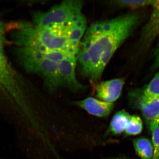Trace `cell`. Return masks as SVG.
<instances>
[{
	"label": "cell",
	"mask_w": 159,
	"mask_h": 159,
	"mask_svg": "<svg viewBox=\"0 0 159 159\" xmlns=\"http://www.w3.org/2000/svg\"><path fill=\"white\" fill-rule=\"evenodd\" d=\"M0 120L11 128L18 146L29 148L44 133L39 109L0 49Z\"/></svg>",
	"instance_id": "6da1fadb"
},
{
	"label": "cell",
	"mask_w": 159,
	"mask_h": 159,
	"mask_svg": "<svg viewBox=\"0 0 159 159\" xmlns=\"http://www.w3.org/2000/svg\"><path fill=\"white\" fill-rule=\"evenodd\" d=\"M138 21L136 15L127 14L91 25L80 41L77 54L82 74L96 83L114 53L130 35Z\"/></svg>",
	"instance_id": "7a4b0ae2"
},
{
	"label": "cell",
	"mask_w": 159,
	"mask_h": 159,
	"mask_svg": "<svg viewBox=\"0 0 159 159\" xmlns=\"http://www.w3.org/2000/svg\"><path fill=\"white\" fill-rule=\"evenodd\" d=\"M17 53L24 67L29 72L40 76L49 92L53 93L62 87L58 63L44 57L38 51L30 49L19 48Z\"/></svg>",
	"instance_id": "3957f363"
},
{
	"label": "cell",
	"mask_w": 159,
	"mask_h": 159,
	"mask_svg": "<svg viewBox=\"0 0 159 159\" xmlns=\"http://www.w3.org/2000/svg\"><path fill=\"white\" fill-rule=\"evenodd\" d=\"M83 3L81 1H65L46 12L34 15L33 25L39 28L66 25L83 15Z\"/></svg>",
	"instance_id": "277c9868"
},
{
	"label": "cell",
	"mask_w": 159,
	"mask_h": 159,
	"mask_svg": "<svg viewBox=\"0 0 159 159\" xmlns=\"http://www.w3.org/2000/svg\"><path fill=\"white\" fill-rule=\"evenodd\" d=\"M77 60V55H72L58 63L62 87L76 93L82 92L87 89L86 86L80 83L76 78L75 69Z\"/></svg>",
	"instance_id": "5b68a950"
},
{
	"label": "cell",
	"mask_w": 159,
	"mask_h": 159,
	"mask_svg": "<svg viewBox=\"0 0 159 159\" xmlns=\"http://www.w3.org/2000/svg\"><path fill=\"white\" fill-rule=\"evenodd\" d=\"M124 78H117L102 81L96 86L97 97L102 101L113 102L119 99L124 85Z\"/></svg>",
	"instance_id": "8992f818"
},
{
	"label": "cell",
	"mask_w": 159,
	"mask_h": 159,
	"mask_svg": "<svg viewBox=\"0 0 159 159\" xmlns=\"http://www.w3.org/2000/svg\"><path fill=\"white\" fill-rule=\"evenodd\" d=\"M75 105L86 111L91 115L99 118H107L113 110V103L88 97L74 102Z\"/></svg>",
	"instance_id": "52a82bcc"
},
{
	"label": "cell",
	"mask_w": 159,
	"mask_h": 159,
	"mask_svg": "<svg viewBox=\"0 0 159 159\" xmlns=\"http://www.w3.org/2000/svg\"><path fill=\"white\" fill-rule=\"evenodd\" d=\"M129 96L131 102H137L138 104H148L159 99V73L155 75L141 93L137 94L134 91L130 92Z\"/></svg>",
	"instance_id": "ba28073f"
},
{
	"label": "cell",
	"mask_w": 159,
	"mask_h": 159,
	"mask_svg": "<svg viewBox=\"0 0 159 159\" xmlns=\"http://www.w3.org/2000/svg\"><path fill=\"white\" fill-rule=\"evenodd\" d=\"M153 10L148 23L142 34V43L148 47L159 34V0H154L152 5Z\"/></svg>",
	"instance_id": "9c48e42d"
},
{
	"label": "cell",
	"mask_w": 159,
	"mask_h": 159,
	"mask_svg": "<svg viewBox=\"0 0 159 159\" xmlns=\"http://www.w3.org/2000/svg\"><path fill=\"white\" fill-rule=\"evenodd\" d=\"M151 131L159 126V99L148 104H138Z\"/></svg>",
	"instance_id": "30bf717a"
},
{
	"label": "cell",
	"mask_w": 159,
	"mask_h": 159,
	"mask_svg": "<svg viewBox=\"0 0 159 159\" xmlns=\"http://www.w3.org/2000/svg\"><path fill=\"white\" fill-rule=\"evenodd\" d=\"M130 116L124 110L119 111L116 113L111 120L106 135H118L125 131Z\"/></svg>",
	"instance_id": "8fae6325"
},
{
	"label": "cell",
	"mask_w": 159,
	"mask_h": 159,
	"mask_svg": "<svg viewBox=\"0 0 159 159\" xmlns=\"http://www.w3.org/2000/svg\"><path fill=\"white\" fill-rule=\"evenodd\" d=\"M133 145L136 152L141 159H153V145L146 138H139L134 140Z\"/></svg>",
	"instance_id": "7c38bea8"
},
{
	"label": "cell",
	"mask_w": 159,
	"mask_h": 159,
	"mask_svg": "<svg viewBox=\"0 0 159 159\" xmlns=\"http://www.w3.org/2000/svg\"><path fill=\"white\" fill-rule=\"evenodd\" d=\"M143 129V123L141 118L136 115L131 116L125 130L127 136H134L141 134Z\"/></svg>",
	"instance_id": "4fadbf2b"
},
{
	"label": "cell",
	"mask_w": 159,
	"mask_h": 159,
	"mask_svg": "<svg viewBox=\"0 0 159 159\" xmlns=\"http://www.w3.org/2000/svg\"><path fill=\"white\" fill-rule=\"evenodd\" d=\"M154 0H122L116 2L117 5L122 7L136 9L148 6H152Z\"/></svg>",
	"instance_id": "5bb4252c"
},
{
	"label": "cell",
	"mask_w": 159,
	"mask_h": 159,
	"mask_svg": "<svg viewBox=\"0 0 159 159\" xmlns=\"http://www.w3.org/2000/svg\"><path fill=\"white\" fill-rule=\"evenodd\" d=\"M152 145L154 149V154L156 153L159 146V126L152 132Z\"/></svg>",
	"instance_id": "9a60e30c"
},
{
	"label": "cell",
	"mask_w": 159,
	"mask_h": 159,
	"mask_svg": "<svg viewBox=\"0 0 159 159\" xmlns=\"http://www.w3.org/2000/svg\"><path fill=\"white\" fill-rule=\"evenodd\" d=\"M4 28L0 23V49H3L4 43Z\"/></svg>",
	"instance_id": "2e32d148"
},
{
	"label": "cell",
	"mask_w": 159,
	"mask_h": 159,
	"mask_svg": "<svg viewBox=\"0 0 159 159\" xmlns=\"http://www.w3.org/2000/svg\"><path fill=\"white\" fill-rule=\"evenodd\" d=\"M156 65L159 66V41L155 52Z\"/></svg>",
	"instance_id": "e0dca14e"
},
{
	"label": "cell",
	"mask_w": 159,
	"mask_h": 159,
	"mask_svg": "<svg viewBox=\"0 0 159 159\" xmlns=\"http://www.w3.org/2000/svg\"><path fill=\"white\" fill-rule=\"evenodd\" d=\"M153 159H159V146L156 152L154 154Z\"/></svg>",
	"instance_id": "ac0fdd59"
},
{
	"label": "cell",
	"mask_w": 159,
	"mask_h": 159,
	"mask_svg": "<svg viewBox=\"0 0 159 159\" xmlns=\"http://www.w3.org/2000/svg\"><path fill=\"white\" fill-rule=\"evenodd\" d=\"M126 159L125 158H111V159Z\"/></svg>",
	"instance_id": "d6986e66"
},
{
	"label": "cell",
	"mask_w": 159,
	"mask_h": 159,
	"mask_svg": "<svg viewBox=\"0 0 159 159\" xmlns=\"http://www.w3.org/2000/svg\"><path fill=\"white\" fill-rule=\"evenodd\" d=\"M0 159H1V158H0Z\"/></svg>",
	"instance_id": "ffe728a7"
}]
</instances>
